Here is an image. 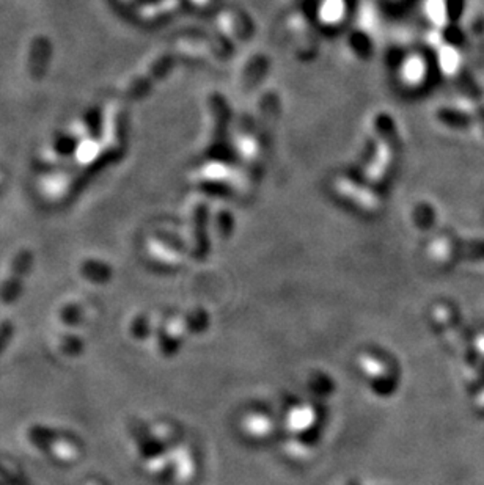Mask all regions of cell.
Wrapping results in <instances>:
<instances>
[{
  "label": "cell",
  "mask_w": 484,
  "mask_h": 485,
  "mask_svg": "<svg viewBox=\"0 0 484 485\" xmlns=\"http://www.w3.org/2000/svg\"><path fill=\"white\" fill-rule=\"evenodd\" d=\"M360 365L365 369V372H368L371 377L376 379H385L387 377V367L385 365H382L379 360H376L370 355H362L360 357Z\"/></svg>",
  "instance_id": "6da1fadb"
},
{
  "label": "cell",
  "mask_w": 484,
  "mask_h": 485,
  "mask_svg": "<svg viewBox=\"0 0 484 485\" xmlns=\"http://www.w3.org/2000/svg\"><path fill=\"white\" fill-rule=\"evenodd\" d=\"M84 272L89 278L95 281H104L111 277V270L107 269L104 264H96V263H89L84 267Z\"/></svg>",
  "instance_id": "7a4b0ae2"
},
{
  "label": "cell",
  "mask_w": 484,
  "mask_h": 485,
  "mask_svg": "<svg viewBox=\"0 0 484 485\" xmlns=\"http://www.w3.org/2000/svg\"><path fill=\"white\" fill-rule=\"evenodd\" d=\"M439 118L444 120L446 125H451V126H466L468 121V117H466V115L453 112V110H440Z\"/></svg>",
  "instance_id": "3957f363"
},
{
  "label": "cell",
  "mask_w": 484,
  "mask_h": 485,
  "mask_svg": "<svg viewBox=\"0 0 484 485\" xmlns=\"http://www.w3.org/2000/svg\"><path fill=\"white\" fill-rule=\"evenodd\" d=\"M431 255L437 259H445L451 255V247L445 241H436L431 245Z\"/></svg>",
  "instance_id": "277c9868"
},
{
  "label": "cell",
  "mask_w": 484,
  "mask_h": 485,
  "mask_svg": "<svg viewBox=\"0 0 484 485\" xmlns=\"http://www.w3.org/2000/svg\"><path fill=\"white\" fill-rule=\"evenodd\" d=\"M476 349H478V352L484 357V335H480L476 338Z\"/></svg>",
  "instance_id": "5b68a950"
},
{
  "label": "cell",
  "mask_w": 484,
  "mask_h": 485,
  "mask_svg": "<svg viewBox=\"0 0 484 485\" xmlns=\"http://www.w3.org/2000/svg\"><path fill=\"white\" fill-rule=\"evenodd\" d=\"M476 404H478L480 407H483V409H484V391H483V393L478 396V399H476Z\"/></svg>",
  "instance_id": "8992f818"
},
{
  "label": "cell",
  "mask_w": 484,
  "mask_h": 485,
  "mask_svg": "<svg viewBox=\"0 0 484 485\" xmlns=\"http://www.w3.org/2000/svg\"><path fill=\"white\" fill-rule=\"evenodd\" d=\"M348 485H359V482L357 481H351Z\"/></svg>",
  "instance_id": "52a82bcc"
}]
</instances>
